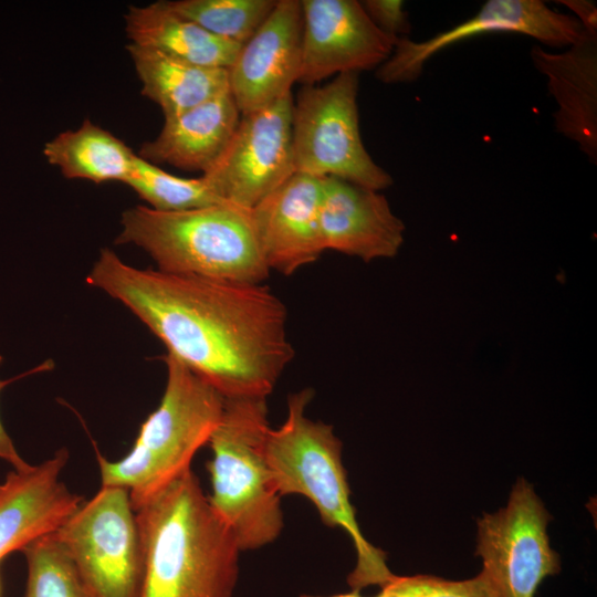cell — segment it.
I'll list each match as a JSON object with an SVG mask.
<instances>
[{
    "label": "cell",
    "instance_id": "d4e9b609",
    "mask_svg": "<svg viewBox=\"0 0 597 597\" xmlns=\"http://www.w3.org/2000/svg\"><path fill=\"white\" fill-rule=\"evenodd\" d=\"M379 597H496L482 570L473 578L449 580L431 575L397 576L387 582Z\"/></svg>",
    "mask_w": 597,
    "mask_h": 597
},
{
    "label": "cell",
    "instance_id": "7c38bea8",
    "mask_svg": "<svg viewBox=\"0 0 597 597\" xmlns=\"http://www.w3.org/2000/svg\"><path fill=\"white\" fill-rule=\"evenodd\" d=\"M302 64L298 82L315 85L343 73L377 69L398 39L380 31L356 0H301Z\"/></svg>",
    "mask_w": 597,
    "mask_h": 597
},
{
    "label": "cell",
    "instance_id": "9a60e30c",
    "mask_svg": "<svg viewBox=\"0 0 597 597\" xmlns=\"http://www.w3.org/2000/svg\"><path fill=\"white\" fill-rule=\"evenodd\" d=\"M66 449L22 470L12 469L0 482V562L14 551L55 533L83 503L60 475Z\"/></svg>",
    "mask_w": 597,
    "mask_h": 597
},
{
    "label": "cell",
    "instance_id": "8fae6325",
    "mask_svg": "<svg viewBox=\"0 0 597 597\" xmlns=\"http://www.w3.org/2000/svg\"><path fill=\"white\" fill-rule=\"evenodd\" d=\"M583 30L573 14L559 13L540 0H489L470 19L429 39L399 38L390 56L377 67L376 77L385 84L413 82L438 52L484 33H520L549 46H569Z\"/></svg>",
    "mask_w": 597,
    "mask_h": 597
},
{
    "label": "cell",
    "instance_id": "52a82bcc",
    "mask_svg": "<svg viewBox=\"0 0 597 597\" xmlns=\"http://www.w3.org/2000/svg\"><path fill=\"white\" fill-rule=\"evenodd\" d=\"M357 73L336 75L324 85H303L292 112L296 172L336 177L384 190L391 176L366 150L359 130Z\"/></svg>",
    "mask_w": 597,
    "mask_h": 597
},
{
    "label": "cell",
    "instance_id": "6da1fadb",
    "mask_svg": "<svg viewBox=\"0 0 597 597\" xmlns=\"http://www.w3.org/2000/svg\"><path fill=\"white\" fill-rule=\"evenodd\" d=\"M86 282L121 302L226 399H266L294 357L286 307L263 283L138 269L107 248Z\"/></svg>",
    "mask_w": 597,
    "mask_h": 597
},
{
    "label": "cell",
    "instance_id": "7a4b0ae2",
    "mask_svg": "<svg viewBox=\"0 0 597 597\" xmlns=\"http://www.w3.org/2000/svg\"><path fill=\"white\" fill-rule=\"evenodd\" d=\"M145 553L139 597H232L241 553L187 470L136 510Z\"/></svg>",
    "mask_w": 597,
    "mask_h": 597
},
{
    "label": "cell",
    "instance_id": "ba28073f",
    "mask_svg": "<svg viewBox=\"0 0 597 597\" xmlns=\"http://www.w3.org/2000/svg\"><path fill=\"white\" fill-rule=\"evenodd\" d=\"M84 597H139L145 553L129 492L102 485L54 533Z\"/></svg>",
    "mask_w": 597,
    "mask_h": 597
},
{
    "label": "cell",
    "instance_id": "277c9868",
    "mask_svg": "<svg viewBox=\"0 0 597 597\" xmlns=\"http://www.w3.org/2000/svg\"><path fill=\"white\" fill-rule=\"evenodd\" d=\"M121 226L115 242L143 249L161 272L250 284L269 277L249 209L223 202L164 212L139 205L122 213Z\"/></svg>",
    "mask_w": 597,
    "mask_h": 597
},
{
    "label": "cell",
    "instance_id": "8992f818",
    "mask_svg": "<svg viewBox=\"0 0 597 597\" xmlns=\"http://www.w3.org/2000/svg\"><path fill=\"white\" fill-rule=\"evenodd\" d=\"M269 428L266 399H226L208 441L212 450L208 501L241 552L271 544L284 527L281 495L264 452Z\"/></svg>",
    "mask_w": 597,
    "mask_h": 597
},
{
    "label": "cell",
    "instance_id": "cb8c5ba5",
    "mask_svg": "<svg viewBox=\"0 0 597 597\" xmlns=\"http://www.w3.org/2000/svg\"><path fill=\"white\" fill-rule=\"evenodd\" d=\"M21 552L28 567L25 597H84L73 563L54 533Z\"/></svg>",
    "mask_w": 597,
    "mask_h": 597
},
{
    "label": "cell",
    "instance_id": "7402d4cb",
    "mask_svg": "<svg viewBox=\"0 0 597 597\" xmlns=\"http://www.w3.org/2000/svg\"><path fill=\"white\" fill-rule=\"evenodd\" d=\"M168 4L214 36L242 45L262 25L276 0H177Z\"/></svg>",
    "mask_w": 597,
    "mask_h": 597
},
{
    "label": "cell",
    "instance_id": "d6986e66",
    "mask_svg": "<svg viewBox=\"0 0 597 597\" xmlns=\"http://www.w3.org/2000/svg\"><path fill=\"white\" fill-rule=\"evenodd\" d=\"M124 20L130 44L199 66L229 69L241 48L180 15L168 1L130 6Z\"/></svg>",
    "mask_w": 597,
    "mask_h": 597
},
{
    "label": "cell",
    "instance_id": "5b68a950",
    "mask_svg": "<svg viewBox=\"0 0 597 597\" xmlns=\"http://www.w3.org/2000/svg\"><path fill=\"white\" fill-rule=\"evenodd\" d=\"M167 381L158 407L142 423L130 451L117 461L97 452L102 485L125 488L135 511L191 469L208 443L226 398L177 358L166 354Z\"/></svg>",
    "mask_w": 597,
    "mask_h": 597
},
{
    "label": "cell",
    "instance_id": "30bf717a",
    "mask_svg": "<svg viewBox=\"0 0 597 597\" xmlns=\"http://www.w3.org/2000/svg\"><path fill=\"white\" fill-rule=\"evenodd\" d=\"M292 93L241 115L217 163L201 178L221 200L251 209L294 172Z\"/></svg>",
    "mask_w": 597,
    "mask_h": 597
},
{
    "label": "cell",
    "instance_id": "ac0fdd59",
    "mask_svg": "<svg viewBox=\"0 0 597 597\" xmlns=\"http://www.w3.org/2000/svg\"><path fill=\"white\" fill-rule=\"evenodd\" d=\"M240 117L241 113L228 91L165 118L157 137L145 143L138 155L155 165L166 164L205 174L226 150Z\"/></svg>",
    "mask_w": 597,
    "mask_h": 597
},
{
    "label": "cell",
    "instance_id": "484cf974",
    "mask_svg": "<svg viewBox=\"0 0 597 597\" xmlns=\"http://www.w3.org/2000/svg\"><path fill=\"white\" fill-rule=\"evenodd\" d=\"M360 3L375 25L389 36L399 39L410 32L411 24L404 10V1L365 0Z\"/></svg>",
    "mask_w": 597,
    "mask_h": 597
},
{
    "label": "cell",
    "instance_id": "ffe728a7",
    "mask_svg": "<svg viewBox=\"0 0 597 597\" xmlns=\"http://www.w3.org/2000/svg\"><path fill=\"white\" fill-rule=\"evenodd\" d=\"M127 51L142 83V94L160 107L164 118L229 91L228 69L195 65L130 43Z\"/></svg>",
    "mask_w": 597,
    "mask_h": 597
},
{
    "label": "cell",
    "instance_id": "603a6c76",
    "mask_svg": "<svg viewBox=\"0 0 597 597\" xmlns=\"http://www.w3.org/2000/svg\"><path fill=\"white\" fill-rule=\"evenodd\" d=\"M124 184L157 211H182L226 202L210 190L201 177L171 175L137 154Z\"/></svg>",
    "mask_w": 597,
    "mask_h": 597
},
{
    "label": "cell",
    "instance_id": "2e32d148",
    "mask_svg": "<svg viewBox=\"0 0 597 597\" xmlns=\"http://www.w3.org/2000/svg\"><path fill=\"white\" fill-rule=\"evenodd\" d=\"M320 227L324 250L365 262L398 254L405 224L387 198L336 177H323Z\"/></svg>",
    "mask_w": 597,
    "mask_h": 597
},
{
    "label": "cell",
    "instance_id": "4fadbf2b",
    "mask_svg": "<svg viewBox=\"0 0 597 597\" xmlns=\"http://www.w3.org/2000/svg\"><path fill=\"white\" fill-rule=\"evenodd\" d=\"M302 33L301 0H276L228 69L229 91L241 115L264 108L291 93L301 72Z\"/></svg>",
    "mask_w": 597,
    "mask_h": 597
},
{
    "label": "cell",
    "instance_id": "f1b7e54d",
    "mask_svg": "<svg viewBox=\"0 0 597 597\" xmlns=\"http://www.w3.org/2000/svg\"><path fill=\"white\" fill-rule=\"evenodd\" d=\"M300 597H365V596L360 595L358 590H352L349 593L337 594L333 596L301 595ZM373 597H379V595L377 594L376 596H373Z\"/></svg>",
    "mask_w": 597,
    "mask_h": 597
},
{
    "label": "cell",
    "instance_id": "3957f363",
    "mask_svg": "<svg viewBox=\"0 0 597 597\" xmlns=\"http://www.w3.org/2000/svg\"><path fill=\"white\" fill-rule=\"evenodd\" d=\"M313 396L311 388L290 395L284 422L266 432L264 452L274 486L281 498L296 494L308 499L324 524L349 535L357 554L347 577L352 590L383 587L395 574L386 564V554L367 542L358 526L342 461V441L332 425L305 415Z\"/></svg>",
    "mask_w": 597,
    "mask_h": 597
},
{
    "label": "cell",
    "instance_id": "83f0119b",
    "mask_svg": "<svg viewBox=\"0 0 597 597\" xmlns=\"http://www.w3.org/2000/svg\"><path fill=\"white\" fill-rule=\"evenodd\" d=\"M567 7L584 29L597 30V7L593 1L563 0L558 1Z\"/></svg>",
    "mask_w": 597,
    "mask_h": 597
},
{
    "label": "cell",
    "instance_id": "9c48e42d",
    "mask_svg": "<svg viewBox=\"0 0 597 597\" xmlns=\"http://www.w3.org/2000/svg\"><path fill=\"white\" fill-rule=\"evenodd\" d=\"M549 519L533 486L520 478L506 506L478 521L476 555L496 597H534L545 577L561 572L546 532Z\"/></svg>",
    "mask_w": 597,
    "mask_h": 597
},
{
    "label": "cell",
    "instance_id": "4316f807",
    "mask_svg": "<svg viewBox=\"0 0 597 597\" xmlns=\"http://www.w3.org/2000/svg\"><path fill=\"white\" fill-rule=\"evenodd\" d=\"M13 379L1 380L0 379V392L1 390ZM0 459L8 462L14 470H22L30 464L20 455L12 439L6 431L2 421L0 419Z\"/></svg>",
    "mask_w": 597,
    "mask_h": 597
},
{
    "label": "cell",
    "instance_id": "e0dca14e",
    "mask_svg": "<svg viewBox=\"0 0 597 597\" xmlns=\"http://www.w3.org/2000/svg\"><path fill=\"white\" fill-rule=\"evenodd\" d=\"M534 66L547 78L557 108V133L575 142L597 163V30L584 29L580 38L559 53L533 46Z\"/></svg>",
    "mask_w": 597,
    "mask_h": 597
},
{
    "label": "cell",
    "instance_id": "44dd1931",
    "mask_svg": "<svg viewBox=\"0 0 597 597\" xmlns=\"http://www.w3.org/2000/svg\"><path fill=\"white\" fill-rule=\"evenodd\" d=\"M43 155L65 178L95 184L125 182L136 157L122 139L90 119L45 143Z\"/></svg>",
    "mask_w": 597,
    "mask_h": 597
},
{
    "label": "cell",
    "instance_id": "5bb4252c",
    "mask_svg": "<svg viewBox=\"0 0 597 597\" xmlns=\"http://www.w3.org/2000/svg\"><path fill=\"white\" fill-rule=\"evenodd\" d=\"M322 181L323 177L295 171L250 209L270 272L291 275L325 251L320 227Z\"/></svg>",
    "mask_w": 597,
    "mask_h": 597
}]
</instances>
